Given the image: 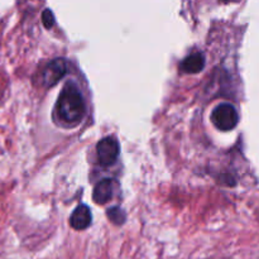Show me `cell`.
<instances>
[{
    "mask_svg": "<svg viewBox=\"0 0 259 259\" xmlns=\"http://www.w3.org/2000/svg\"><path fill=\"white\" fill-rule=\"evenodd\" d=\"M57 114L62 121L70 125L80 123L85 115V101L75 82L70 81L65 85L58 96Z\"/></svg>",
    "mask_w": 259,
    "mask_h": 259,
    "instance_id": "6da1fadb",
    "label": "cell"
},
{
    "mask_svg": "<svg viewBox=\"0 0 259 259\" xmlns=\"http://www.w3.org/2000/svg\"><path fill=\"white\" fill-rule=\"evenodd\" d=\"M212 124L217 126L218 129L223 132H228L234 129L238 125L239 121V115L238 111L232 104H220L219 106L214 109L211 114Z\"/></svg>",
    "mask_w": 259,
    "mask_h": 259,
    "instance_id": "7a4b0ae2",
    "label": "cell"
},
{
    "mask_svg": "<svg viewBox=\"0 0 259 259\" xmlns=\"http://www.w3.org/2000/svg\"><path fill=\"white\" fill-rule=\"evenodd\" d=\"M99 163L104 167L115 163L119 156V144L114 137H105L96 146Z\"/></svg>",
    "mask_w": 259,
    "mask_h": 259,
    "instance_id": "3957f363",
    "label": "cell"
},
{
    "mask_svg": "<svg viewBox=\"0 0 259 259\" xmlns=\"http://www.w3.org/2000/svg\"><path fill=\"white\" fill-rule=\"evenodd\" d=\"M66 72H67V65H66L65 60L56 58L52 62L48 63V66L43 71V83L46 88H52L66 75Z\"/></svg>",
    "mask_w": 259,
    "mask_h": 259,
    "instance_id": "277c9868",
    "label": "cell"
},
{
    "mask_svg": "<svg viewBox=\"0 0 259 259\" xmlns=\"http://www.w3.org/2000/svg\"><path fill=\"white\" fill-rule=\"evenodd\" d=\"M91 224V211L86 205H80L73 210L70 218V225L75 230H85Z\"/></svg>",
    "mask_w": 259,
    "mask_h": 259,
    "instance_id": "5b68a950",
    "label": "cell"
},
{
    "mask_svg": "<svg viewBox=\"0 0 259 259\" xmlns=\"http://www.w3.org/2000/svg\"><path fill=\"white\" fill-rule=\"evenodd\" d=\"M113 187H114V181L109 179H104L99 182L95 186L93 192V199L96 204L104 205L108 201H110L111 197H113Z\"/></svg>",
    "mask_w": 259,
    "mask_h": 259,
    "instance_id": "8992f818",
    "label": "cell"
},
{
    "mask_svg": "<svg viewBox=\"0 0 259 259\" xmlns=\"http://www.w3.org/2000/svg\"><path fill=\"white\" fill-rule=\"evenodd\" d=\"M182 70L187 73H197L205 67V57L202 53H194L184 60L181 65Z\"/></svg>",
    "mask_w": 259,
    "mask_h": 259,
    "instance_id": "52a82bcc",
    "label": "cell"
},
{
    "mask_svg": "<svg viewBox=\"0 0 259 259\" xmlns=\"http://www.w3.org/2000/svg\"><path fill=\"white\" fill-rule=\"evenodd\" d=\"M108 217L114 224H123L125 222V214L119 207H111L108 210Z\"/></svg>",
    "mask_w": 259,
    "mask_h": 259,
    "instance_id": "ba28073f",
    "label": "cell"
},
{
    "mask_svg": "<svg viewBox=\"0 0 259 259\" xmlns=\"http://www.w3.org/2000/svg\"><path fill=\"white\" fill-rule=\"evenodd\" d=\"M42 22L46 28H52V25L55 24V15H53V13L50 9H46L43 12Z\"/></svg>",
    "mask_w": 259,
    "mask_h": 259,
    "instance_id": "9c48e42d",
    "label": "cell"
},
{
    "mask_svg": "<svg viewBox=\"0 0 259 259\" xmlns=\"http://www.w3.org/2000/svg\"><path fill=\"white\" fill-rule=\"evenodd\" d=\"M223 2H227V0H223Z\"/></svg>",
    "mask_w": 259,
    "mask_h": 259,
    "instance_id": "30bf717a",
    "label": "cell"
}]
</instances>
